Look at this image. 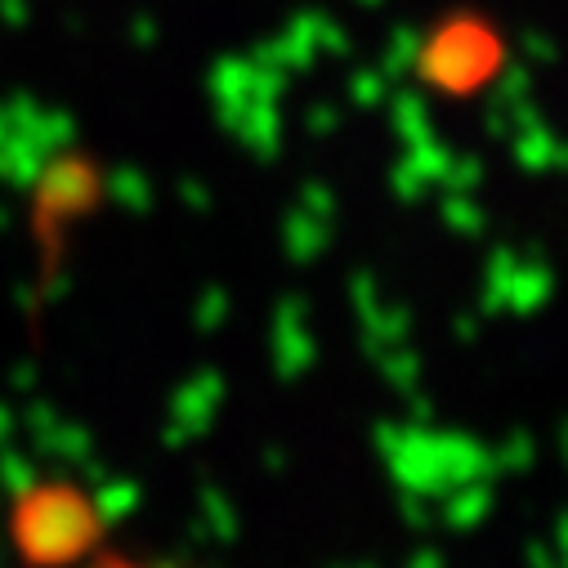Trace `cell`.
Listing matches in <instances>:
<instances>
[{
  "label": "cell",
  "mask_w": 568,
  "mask_h": 568,
  "mask_svg": "<svg viewBox=\"0 0 568 568\" xmlns=\"http://www.w3.org/2000/svg\"><path fill=\"white\" fill-rule=\"evenodd\" d=\"M94 510L77 493H37L14 519L19 550L37 568H68L94 546Z\"/></svg>",
  "instance_id": "1"
}]
</instances>
